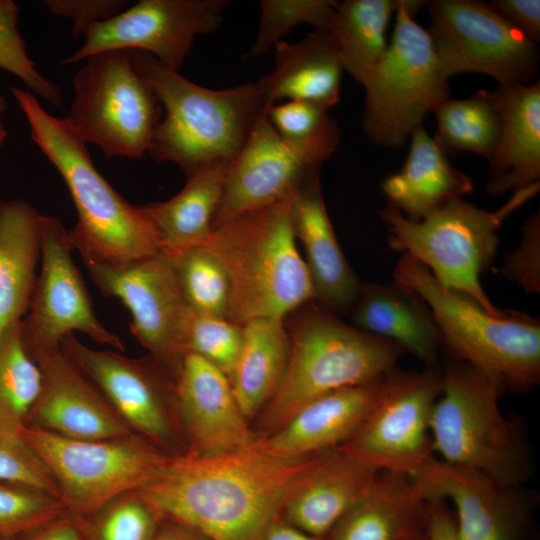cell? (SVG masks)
<instances>
[{
    "mask_svg": "<svg viewBox=\"0 0 540 540\" xmlns=\"http://www.w3.org/2000/svg\"><path fill=\"white\" fill-rule=\"evenodd\" d=\"M408 540H427L426 535H425V531L422 534H420V535H418L416 537H413L411 539H408Z\"/></svg>",
    "mask_w": 540,
    "mask_h": 540,
    "instance_id": "cell-53",
    "label": "cell"
},
{
    "mask_svg": "<svg viewBox=\"0 0 540 540\" xmlns=\"http://www.w3.org/2000/svg\"><path fill=\"white\" fill-rule=\"evenodd\" d=\"M35 362L42 373V386L25 426L78 440L133 433L61 348Z\"/></svg>",
    "mask_w": 540,
    "mask_h": 540,
    "instance_id": "cell-21",
    "label": "cell"
},
{
    "mask_svg": "<svg viewBox=\"0 0 540 540\" xmlns=\"http://www.w3.org/2000/svg\"><path fill=\"white\" fill-rule=\"evenodd\" d=\"M425 535L427 540H459L453 511L445 500H428Z\"/></svg>",
    "mask_w": 540,
    "mask_h": 540,
    "instance_id": "cell-47",
    "label": "cell"
},
{
    "mask_svg": "<svg viewBox=\"0 0 540 540\" xmlns=\"http://www.w3.org/2000/svg\"><path fill=\"white\" fill-rule=\"evenodd\" d=\"M18 432L47 467L66 510L76 517L141 489L170 456L134 433L78 440L28 426Z\"/></svg>",
    "mask_w": 540,
    "mask_h": 540,
    "instance_id": "cell-11",
    "label": "cell"
},
{
    "mask_svg": "<svg viewBox=\"0 0 540 540\" xmlns=\"http://www.w3.org/2000/svg\"><path fill=\"white\" fill-rule=\"evenodd\" d=\"M487 3L501 17L522 30L533 42L539 43V0H493Z\"/></svg>",
    "mask_w": 540,
    "mask_h": 540,
    "instance_id": "cell-46",
    "label": "cell"
},
{
    "mask_svg": "<svg viewBox=\"0 0 540 540\" xmlns=\"http://www.w3.org/2000/svg\"><path fill=\"white\" fill-rule=\"evenodd\" d=\"M0 480L23 482L57 497L47 467L18 431L0 424Z\"/></svg>",
    "mask_w": 540,
    "mask_h": 540,
    "instance_id": "cell-43",
    "label": "cell"
},
{
    "mask_svg": "<svg viewBox=\"0 0 540 540\" xmlns=\"http://www.w3.org/2000/svg\"><path fill=\"white\" fill-rule=\"evenodd\" d=\"M398 7L399 0H345L335 6L325 32L343 71L362 86L387 49V28Z\"/></svg>",
    "mask_w": 540,
    "mask_h": 540,
    "instance_id": "cell-33",
    "label": "cell"
},
{
    "mask_svg": "<svg viewBox=\"0 0 540 540\" xmlns=\"http://www.w3.org/2000/svg\"><path fill=\"white\" fill-rule=\"evenodd\" d=\"M274 49L273 69L258 80L268 108L303 100L330 110L338 103L343 69L325 31L315 30L295 43L282 40Z\"/></svg>",
    "mask_w": 540,
    "mask_h": 540,
    "instance_id": "cell-29",
    "label": "cell"
},
{
    "mask_svg": "<svg viewBox=\"0 0 540 540\" xmlns=\"http://www.w3.org/2000/svg\"><path fill=\"white\" fill-rule=\"evenodd\" d=\"M0 540H19L18 537H1Z\"/></svg>",
    "mask_w": 540,
    "mask_h": 540,
    "instance_id": "cell-54",
    "label": "cell"
},
{
    "mask_svg": "<svg viewBox=\"0 0 540 540\" xmlns=\"http://www.w3.org/2000/svg\"><path fill=\"white\" fill-rule=\"evenodd\" d=\"M175 402L188 454H226L254 440L229 378L193 352L184 355L175 382Z\"/></svg>",
    "mask_w": 540,
    "mask_h": 540,
    "instance_id": "cell-20",
    "label": "cell"
},
{
    "mask_svg": "<svg viewBox=\"0 0 540 540\" xmlns=\"http://www.w3.org/2000/svg\"><path fill=\"white\" fill-rule=\"evenodd\" d=\"M6 137H7V130L5 126L3 125L2 121L0 120V147L4 143Z\"/></svg>",
    "mask_w": 540,
    "mask_h": 540,
    "instance_id": "cell-51",
    "label": "cell"
},
{
    "mask_svg": "<svg viewBox=\"0 0 540 540\" xmlns=\"http://www.w3.org/2000/svg\"><path fill=\"white\" fill-rule=\"evenodd\" d=\"M242 341L241 325L227 318L194 313L187 334V352H193L207 360L230 380Z\"/></svg>",
    "mask_w": 540,
    "mask_h": 540,
    "instance_id": "cell-41",
    "label": "cell"
},
{
    "mask_svg": "<svg viewBox=\"0 0 540 540\" xmlns=\"http://www.w3.org/2000/svg\"><path fill=\"white\" fill-rule=\"evenodd\" d=\"M291 199L292 195L222 222L201 245L227 273L226 318L233 323L285 320L315 300L307 266L296 246Z\"/></svg>",
    "mask_w": 540,
    "mask_h": 540,
    "instance_id": "cell-3",
    "label": "cell"
},
{
    "mask_svg": "<svg viewBox=\"0 0 540 540\" xmlns=\"http://www.w3.org/2000/svg\"><path fill=\"white\" fill-rule=\"evenodd\" d=\"M409 140L410 148L402 168L382 185L389 206L408 220L420 221L474 190L472 179L451 165L423 126Z\"/></svg>",
    "mask_w": 540,
    "mask_h": 540,
    "instance_id": "cell-28",
    "label": "cell"
},
{
    "mask_svg": "<svg viewBox=\"0 0 540 540\" xmlns=\"http://www.w3.org/2000/svg\"><path fill=\"white\" fill-rule=\"evenodd\" d=\"M41 266L29 310L21 320L22 340L35 361L61 348L75 331L95 343L125 351L122 340L96 317L82 276L72 258L69 231L59 219L40 216Z\"/></svg>",
    "mask_w": 540,
    "mask_h": 540,
    "instance_id": "cell-16",
    "label": "cell"
},
{
    "mask_svg": "<svg viewBox=\"0 0 540 540\" xmlns=\"http://www.w3.org/2000/svg\"><path fill=\"white\" fill-rule=\"evenodd\" d=\"M42 386L39 365L22 340L21 321L0 334V424L18 431L25 426Z\"/></svg>",
    "mask_w": 540,
    "mask_h": 540,
    "instance_id": "cell-35",
    "label": "cell"
},
{
    "mask_svg": "<svg viewBox=\"0 0 540 540\" xmlns=\"http://www.w3.org/2000/svg\"><path fill=\"white\" fill-rule=\"evenodd\" d=\"M171 256L181 289L193 312L226 318L229 279L216 257L202 246Z\"/></svg>",
    "mask_w": 540,
    "mask_h": 540,
    "instance_id": "cell-37",
    "label": "cell"
},
{
    "mask_svg": "<svg viewBox=\"0 0 540 540\" xmlns=\"http://www.w3.org/2000/svg\"><path fill=\"white\" fill-rule=\"evenodd\" d=\"M284 321L290 356L278 390L262 410V437L277 431L301 407L324 394L391 373L404 354L396 344L343 322L315 300Z\"/></svg>",
    "mask_w": 540,
    "mask_h": 540,
    "instance_id": "cell-5",
    "label": "cell"
},
{
    "mask_svg": "<svg viewBox=\"0 0 540 540\" xmlns=\"http://www.w3.org/2000/svg\"><path fill=\"white\" fill-rule=\"evenodd\" d=\"M427 500L453 506L459 540H527L537 494L432 457L411 475Z\"/></svg>",
    "mask_w": 540,
    "mask_h": 540,
    "instance_id": "cell-19",
    "label": "cell"
},
{
    "mask_svg": "<svg viewBox=\"0 0 540 540\" xmlns=\"http://www.w3.org/2000/svg\"><path fill=\"white\" fill-rule=\"evenodd\" d=\"M441 391L437 367L395 369L378 403L340 447L374 470L414 474L434 457L430 421Z\"/></svg>",
    "mask_w": 540,
    "mask_h": 540,
    "instance_id": "cell-15",
    "label": "cell"
},
{
    "mask_svg": "<svg viewBox=\"0 0 540 540\" xmlns=\"http://www.w3.org/2000/svg\"><path fill=\"white\" fill-rule=\"evenodd\" d=\"M441 372L442 391L430 421L439 459L502 484L524 485L531 472L528 449L519 425L500 409L503 388L456 359Z\"/></svg>",
    "mask_w": 540,
    "mask_h": 540,
    "instance_id": "cell-8",
    "label": "cell"
},
{
    "mask_svg": "<svg viewBox=\"0 0 540 540\" xmlns=\"http://www.w3.org/2000/svg\"><path fill=\"white\" fill-rule=\"evenodd\" d=\"M427 30L443 75L482 73L500 86L528 84L539 68L540 52L522 30L487 2L434 0L427 4Z\"/></svg>",
    "mask_w": 540,
    "mask_h": 540,
    "instance_id": "cell-12",
    "label": "cell"
},
{
    "mask_svg": "<svg viewBox=\"0 0 540 540\" xmlns=\"http://www.w3.org/2000/svg\"><path fill=\"white\" fill-rule=\"evenodd\" d=\"M433 113L437 121L433 139L446 155L468 151L487 161L491 158L502 129L495 90L480 89L466 98H449Z\"/></svg>",
    "mask_w": 540,
    "mask_h": 540,
    "instance_id": "cell-34",
    "label": "cell"
},
{
    "mask_svg": "<svg viewBox=\"0 0 540 540\" xmlns=\"http://www.w3.org/2000/svg\"><path fill=\"white\" fill-rule=\"evenodd\" d=\"M328 109L303 100L272 105L267 117L277 133L293 144L313 142L340 132Z\"/></svg>",
    "mask_w": 540,
    "mask_h": 540,
    "instance_id": "cell-42",
    "label": "cell"
},
{
    "mask_svg": "<svg viewBox=\"0 0 540 540\" xmlns=\"http://www.w3.org/2000/svg\"><path fill=\"white\" fill-rule=\"evenodd\" d=\"M262 540H327L305 533L278 517L270 526Z\"/></svg>",
    "mask_w": 540,
    "mask_h": 540,
    "instance_id": "cell-49",
    "label": "cell"
},
{
    "mask_svg": "<svg viewBox=\"0 0 540 540\" xmlns=\"http://www.w3.org/2000/svg\"><path fill=\"white\" fill-rule=\"evenodd\" d=\"M76 518L86 540H153L163 521L138 490L120 494L93 513Z\"/></svg>",
    "mask_w": 540,
    "mask_h": 540,
    "instance_id": "cell-36",
    "label": "cell"
},
{
    "mask_svg": "<svg viewBox=\"0 0 540 540\" xmlns=\"http://www.w3.org/2000/svg\"><path fill=\"white\" fill-rule=\"evenodd\" d=\"M124 0H44L43 6L52 15L72 20V36H85L95 25L122 12Z\"/></svg>",
    "mask_w": 540,
    "mask_h": 540,
    "instance_id": "cell-45",
    "label": "cell"
},
{
    "mask_svg": "<svg viewBox=\"0 0 540 540\" xmlns=\"http://www.w3.org/2000/svg\"><path fill=\"white\" fill-rule=\"evenodd\" d=\"M229 1L141 0L95 25L62 64L71 65L108 50L145 52L179 71L199 35L215 31Z\"/></svg>",
    "mask_w": 540,
    "mask_h": 540,
    "instance_id": "cell-17",
    "label": "cell"
},
{
    "mask_svg": "<svg viewBox=\"0 0 540 540\" xmlns=\"http://www.w3.org/2000/svg\"><path fill=\"white\" fill-rule=\"evenodd\" d=\"M230 161L204 165L187 175L184 187L169 200L139 206L156 229L164 252L174 255L206 241L222 199Z\"/></svg>",
    "mask_w": 540,
    "mask_h": 540,
    "instance_id": "cell-31",
    "label": "cell"
},
{
    "mask_svg": "<svg viewBox=\"0 0 540 540\" xmlns=\"http://www.w3.org/2000/svg\"><path fill=\"white\" fill-rule=\"evenodd\" d=\"M376 473L341 447L315 454L289 489L279 517L305 533L326 537Z\"/></svg>",
    "mask_w": 540,
    "mask_h": 540,
    "instance_id": "cell-23",
    "label": "cell"
},
{
    "mask_svg": "<svg viewBox=\"0 0 540 540\" xmlns=\"http://www.w3.org/2000/svg\"><path fill=\"white\" fill-rule=\"evenodd\" d=\"M40 214L28 202H0V334L27 314L41 259Z\"/></svg>",
    "mask_w": 540,
    "mask_h": 540,
    "instance_id": "cell-30",
    "label": "cell"
},
{
    "mask_svg": "<svg viewBox=\"0 0 540 540\" xmlns=\"http://www.w3.org/2000/svg\"><path fill=\"white\" fill-rule=\"evenodd\" d=\"M540 182L512 193L497 210L452 200L420 221H411L387 205L380 216L388 227V245L425 266L444 288L465 295L491 314L501 310L480 282L498 250L504 221L539 191Z\"/></svg>",
    "mask_w": 540,
    "mask_h": 540,
    "instance_id": "cell-7",
    "label": "cell"
},
{
    "mask_svg": "<svg viewBox=\"0 0 540 540\" xmlns=\"http://www.w3.org/2000/svg\"><path fill=\"white\" fill-rule=\"evenodd\" d=\"M132 63L160 103L163 114L148 154L187 175L232 160L256 123L268 112L258 81L214 90L200 86L153 56L131 51Z\"/></svg>",
    "mask_w": 540,
    "mask_h": 540,
    "instance_id": "cell-4",
    "label": "cell"
},
{
    "mask_svg": "<svg viewBox=\"0 0 540 540\" xmlns=\"http://www.w3.org/2000/svg\"><path fill=\"white\" fill-rule=\"evenodd\" d=\"M338 1L262 0L258 32L246 57H257L282 41V37L301 24L326 31Z\"/></svg>",
    "mask_w": 540,
    "mask_h": 540,
    "instance_id": "cell-38",
    "label": "cell"
},
{
    "mask_svg": "<svg viewBox=\"0 0 540 540\" xmlns=\"http://www.w3.org/2000/svg\"><path fill=\"white\" fill-rule=\"evenodd\" d=\"M19 8L13 0H0V69L20 79L35 96L48 104L59 106L61 92L56 84L44 77L28 56L19 28Z\"/></svg>",
    "mask_w": 540,
    "mask_h": 540,
    "instance_id": "cell-40",
    "label": "cell"
},
{
    "mask_svg": "<svg viewBox=\"0 0 540 540\" xmlns=\"http://www.w3.org/2000/svg\"><path fill=\"white\" fill-rule=\"evenodd\" d=\"M10 90L26 117L32 140L71 194L78 221L69 237L82 260L122 266L163 252L150 220L98 172L86 144L65 119L48 113L32 92L16 86Z\"/></svg>",
    "mask_w": 540,
    "mask_h": 540,
    "instance_id": "cell-2",
    "label": "cell"
},
{
    "mask_svg": "<svg viewBox=\"0 0 540 540\" xmlns=\"http://www.w3.org/2000/svg\"><path fill=\"white\" fill-rule=\"evenodd\" d=\"M83 262L102 294L117 298L128 309L131 333L176 382L194 312L181 289L173 257L163 251L122 266Z\"/></svg>",
    "mask_w": 540,
    "mask_h": 540,
    "instance_id": "cell-13",
    "label": "cell"
},
{
    "mask_svg": "<svg viewBox=\"0 0 540 540\" xmlns=\"http://www.w3.org/2000/svg\"><path fill=\"white\" fill-rule=\"evenodd\" d=\"M394 280L428 305L453 359L495 380L503 390L526 393L540 381V321L524 312L489 313L463 294L442 287L429 270L407 255L393 269Z\"/></svg>",
    "mask_w": 540,
    "mask_h": 540,
    "instance_id": "cell-6",
    "label": "cell"
},
{
    "mask_svg": "<svg viewBox=\"0 0 540 540\" xmlns=\"http://www.w3.org/2000/svg\"><path fill=\"white\" fill-rule=\"evenodd\" d=\"M495 92L502 129L488 160L485 189L500 197L540 182V82L500 86Z\"/></svg>",
    "mask_w": 540,
    "mask_h": 540,
    "instance_id": "cell-27",
    "label": "cell"
},
{
    "mask_svg": "<svg viewBox=\"0 0 540 540\" xmlns=\"http://www.w3.org/2000/svg\"><path fill=\"white\" fill-rule=\"evenodd\" d=\"M428 500L411 475L377 471L327 540H408L425 531Z\"/></svg>",
    "mask_w": 540,
    "mask_h": 540,
    "instance_id": "cell-26",
    "label": "cell"
},
{
    "mask_svg": "<svg viewBox=\"0 0 540 540\" xmlns=\"http://www.w3.org/2000/svg\"><path fill=\"white\" fill-rule=\"evenodd\" d=\"M83 61L65 121L82 142L96 145L107 157L142 158L163 110L135 70L131 51H103Z\"/></svg>",
    "mask_w": 540,
    "mask_h": 540,
    "instance_id": "cell-10",
    "label": "cell"
},
{
    "mask_svg": "<svg viewBox=\"0 0 540 540\" xmlns=\"http://www.w3.org/2000/svg\"><path fill=\"white\" fill-rule=\"evenodd\" d=\"M500 271L526 293L540 292V213L534 212L522 227L519 245L503 258Z\"/></svg>",
    "mask_w": 540,
    "mask_h": 540,
    "instance_id": "cell-44",
    "label": "cell"
},
{
    "mask_svg": "<svg viewBox=\"0 0 540 540\" xmlns=\"http://www.w3.org/2000/svg\"><path fill=\"white\" fill-rule=\"evenodd\" d=\"M389 374L308 402L277 431L255 439L256 443L282 459H302L342 446L384 394Z\"/></svg>",
    "mask_w": 540,
    "mask_h": 540,
    "instance_id": "cell-22",
    "label": "cell"
},
{
    "mask_svg": "<svg viewBox=\"0 0 540 540\" xmlns=\"http://www.w3.org/2000/svg\"><path fill=\"white\" fill-rule=\"evenodd\" d=\"M7 107L6 99L3 95L0 94V117L4 113Z\"/></svg>",
    "mask_w": 540,
    "mask_h": 540,
    "instance_id": "cell-52",
    "label": "cell"
},
{
    "mask_svg": "<svg viewBox=\"0 0 540 540\" xmlns=\"http://www.w3.org/2000/svg\"><path fill=\"white\" fill-rule=\"evenodd\" d=\"M241 351L230 378L237 403L247 419L278 390L290 356L291 341L283 319L257 318L242 325Z\"/></svg>",
    "mask_w": 540,
    "mask_h": 540,
    "instance_id": "cell-32",
    "label": "cell"
},
{
    "mask_svg": "<svg viewBox=\"0 0 540 540\" xmlns=\"http://www.w3.org/2000/svg\"><path fill=\"white\" fill-rule=\"evenodd\" d=\"M19 540H86L77 518L68 511Z\"/></svg>",
    "mask_w": 540,
    "mask_h": 540,
    "instance_id": "cell-48",
    "label": "cell"
},
{
    "mask_svg": "<svg viewBox=\"0 0 540 540\" xmlns=\"http://www.w3.org/2000/svg\"><path fill=\"white\" fill-rule=\"evenodd\" d=\"M61 349L134 434L167 455L186 453L176 412L175 382L150 355L130 358L119 351L96 350L74 334L62 340Z\"/></svg>",
    "mask_w": 540,
    "mask_h": 540,
    "instance_id": "cell-14",
    "label": "cell"
},
{
    "mask_svg": "<svg viewBox=\"0 0 540 540\" xmlns=\"http://www.w3.org/2000/svg\"><path fill=\"white\" fill-rule=\"evenodd\" d=\"M310 457L277 458L254 439L226 454L169 456L138 491L162 520L210 540H262Z\"/></svg>",
    "mask_w": 540,
    "mask_h": 540,
    "instance_id": "cell-1",
    "label": "cell"
},
{
    "mask_svg": "<svg viewBox=\"0 0 540 540\" xmlns=\"http://www.w3.org/2000/svg\"><path fill=\"white\" fill-rule=\"evenodd\" d=\"M67 512L56 495L35 486L0 480V538L20 537Z\"/></svg>",
    "mask_w": 540,
    "mask_h": 540,
    "instance_id": "cell-39",
    "label": "cell"
},
{
    "mask_svg": "<svg viewBox=\"0 0 540 540\" xmlns=\"http://www.w3.org/2000/svg\"><path fill=\"white\" fill-rule=\"evenodd\" d=\"M292 222L303 244L315 301L336 315L349 314L362 283L345 258L327 213L320 170L292 194Z\"/></svg>",
    "mask_w": 540,
    "mask_h": 540,
    "instance_id": "cell-24",
    "label": "cell"
},
{
    "mask_svg": "<svg viewBox=\"0 0 540 540\" xmlns=\"http://www.w3.org/2000/svg\"><path fill=\"white\" fill-rule=\"evenodd\" d=\"M425 3L399 0L387 49L363 86L362 128L381 147L403 146L426 116L451 98L430 35L415 21Z\"/></svg>",
    "mask_w": 540,
    "mask_h": 540,
    "instance_id": "cell-9",
    "label": "cell"
},
{
    "mask_svg": "<svg viewBox=\"0 0 540 540\" xmlns=\"http://www.w3.org/2000/svg\"><path fill=\"white\" fill-rule=\"evenodd\" d=\"M352 326L399 346L426 367H437L442 338L425 301L393 281L362 283L349 312Z\"/></svg>",
    "mask_w": 540,
    "mask_h": 540,
    "instance_id": "cell-25",
    "label": "cell"
},
{
    "mask_svg": "<svg viewBox=\"0 0 540 540\" xmlns=\"http://www.w3.org/2000/svg\"><path fill=\"white\" fill-rule=\"evenodd\" d=\"M153 540H210L175 522L163 520Z\"/></svg>",
    "mask_w": 540,
    "mask_h": 540,
    "instance_id": "cell-50",
    "label": "cell"
},
{
    "mask_svg": "<svg viewBox=\"0 0 540 540\" xmlns=\"http://www.w3.org/2000/svg\"><path fill=\"white\" fill-rule=\"evenodd\" d=\"M340 132L293 144L282 138L267 115L254 126L244 146L230 161L212 229L239 214L290 197L336 150Z\"/></svg>",
    "mask_w": 540,
    "mask_h": 540,
    "instance_id": "cell-18",
    "label": "cell"
}]
</instances>
